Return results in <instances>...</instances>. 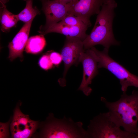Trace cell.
I'll use <instances>...</instances> for the list:
<instances>
[{
	"label": "cell",
	"mask_w": 138,
	"mask_h": 138,
	"mask_svg": "<svg viewBox=\"0 0 138 138\" xmlns=\"http://www.w3.org/2000/svg\"><path fill=\"white\" fill-rule=\"evenodd\" d=\"M117 6L114 0H107L103 4L91 33L83 41L85 50L98 44L109 49L112 45L120 44L115 38L112 29L114 10Z\"/></svg>",
	"instance_id": "obj_1"
},
{
	"label": "cell",
	"mask_w": 138,
	"mask_h": 138,
	"mask_svg": "<svg viewBox=\"0 0 138 138\" xmlns=\"http://www.w3.org/2000/svg\"><path fill=\"white\" fill-rule=\"evenodd\" d=\"M101 100L115 122L138 138V91L133 90L130 95L123 93L120 99L114 102H109L103 97Z\"/></svg>",
	"instance_id": "obj_2"
},
{
	"label": "cell",
	"mask_w": 138,
	"mask_h": 138,
	"mask_svg": "<svg viewBox=\"0 0 138 138\" xmlns=\"http://www.w3.org/2000/svg\"><path fill=\"white\" fill-rule=\"evenodd\" d=\"M81 121L75 122L71 118L65 116L58 119L52 113L44 121L39 122L38 131L32 136L33 138H87L86 130Z\"/></svg>",
	"instance_id": "obj_3"
},
{
	"label": "cell",
	"mask_w": 138,
	"mask_h": 138,
	"mask_svg": "<svg viewBox=\"0 0 138 138\" xmlns=\"http://www.w3.org/2000/svg\"><path fill=\"white\" fill-rule=\"evenodd\" d=\"M109 49L104 48L99 51L93 47L87 50L97 62L98 68L106 69L119 80L123 93H126L129 86L138 88V76L111 58L108 54Z\"/></svg>",
	"instance_id": "obj_4"
},
{
	"label": "cell",
	"mask_w": 138,
	"mask_h": 138,
	"mask_svg": "<svg viewBox=\"0 0 138 138\" xmlns=\"http://www.w3.org/2000/svg\"><path fill=\"white\" fill-rule=\"evenodd\" d=\"M120 127L108 112L100 113L90 120L86 130L87 138H137Z\"/></svg>",
	"instance_id": "obj_5"
},
{
	"label": "cell",
	"mask_w": 138,
	"mask_h": 138,
	"mask_svg": "<svg viewBox=\"0 0 138 138\" xmlns=\"http://www.w3.org/2000/svg\"><path fill=\"white\" fill-rule=\"evenodd\" d=\"M21 104V102H18L14 111L10 124L12 138H30L38 128L39 121L31 120L29 115L23 113L20 109Z\"/></svg>",
	"instance_id": "obj_6"
},
{
	"label": "cell",
	"mask_w": 138,
	"mask_h": 138,
	"mask_svg": "<svg viewBox=\"0 0 138 138\" xmlns=\"http://www.w3.org/2000/svg\"><path fill=\"white\" fill-rule=\"evenodd\" d=\"M85 50L82 40L77 38L66 37L61 51L64 69L63 77L58 80L60 86L64 87L66 85L65 76L68 70L72 65L78 64L80 54Z\"/></svg>",
	"instance_id": "obj_7"
},
{
	"label": "cell",
	"mask_w": 138,
	"mask_h": 138,
	"mask_svg": "<svg viewBox=\"0 0 138 138\" xmlns=\"http://www.w3.org/2000/svg\"><path fill=\"white\" fill-rule=\"evenodd\" d=\"M107 0H73L66 4L67 15L77 17L88 27L91 26V17L100 12L103 4Z\"/></svg>",
	"instance_id": "obj_8"
},
{
	"label": "cell",
	"mask_w": 138,
	"mask_h": 138,
	"mask_svg": "<svg viewBox=\"0 0 138 138\" xmlns=\"http://www.w3.org/2000/svg\"><path fill=\"white\" fill-rule=\"evenodd\" d=\"M42 4V10L46 17L44 26L40 27L38 32L43 31L62 20L67 14V4H63L57 0H39Z\"/></svg>",
	"instance_id": "obj_9"
},
{
	"label": "cell",
	"mask_w": 138,
	"mask_h": 138,
	"mask_svg": "<svg viewBox=\"0 0 138 138\" xmlns=\"http://www.w3.org/2000/svg\"><path fill=\"white\" fill-rule=\"evenodd\" d=\"M79 62H81L83 65V75L78 90L82 91L85 95L88 96L92 91L89 85L98 73L97 63L86 50L81 53Z\"/></svg>",
	"instance_id": "obj_10"
},
{
	"label": "cell",
	"mask_w": 138,
	"mask_h": 138,
	"mask_svg": "<svg viewBox=\"0 0 138 138\" xmlns=\"http://www.w3.org/2000/svg\"><path fill=\"white\" fill-rule=\"evenodd\" d=\"M33 20L25 23L8 45L9 54L8 58L11 61L18 57L22 61L23 53L26 47Z\"/></svg>",
	"instance_id": "obj_11"
},
{
	"label": "cell",
	"mask_w": 138,
	"mask_h": 138,
	"mask_svg": "<svg viewBox=\"0 0 138 138\" xmlns=\"http://www.w3.org/2000/svg\"><path fill=\"white\" fill-rule=\"evenodd\" d=\"M88 27L70 26L59 22L45 30L39 32L43 36L50 33H57L63 34L67 37L77 38L83 41L88 35L86 32Z\"/></svg>",
	"instance_id": "obj_12"
},
{
	"label": "cell",
	"mask_w": 138,
	"mask_h": 138,
	"mask_svg": "<svg viewBox=\"0 0 138 138\" xmlns=\"http://www.w3.org/2000/svg\"><path fill=\"white\" fill-rule=\"evenodd\" d=\"M18 21L16 15L8 10L5 4L1 5L0 22L1 30L3 32H9L11 28L15 27Z\"/></svg>",
	"instance_id": "obj_13"
},
{
	"label": "cell",
	"mask_w": 138,
	"mask_h": 138,
	"mask_svg": "<svg viewBox=\"0 0 138 138\" xmlns=\"http://www.w3.org/2000/svg\"><path fill=\"white\" fill-rule=\"evenodd\" d=\"M41 34L32 36L28 40L25 51L27 53L36 54L41 52L46 45V41Z\"/></svg>",
	"instance_id": "obj_14"
},
{
	"label": "cell",
	"mask_w": 138,
	"mask_h": 138,
	"mask_svg": "<svg viewBox=\"0 0 138 138\" xmlns=\"http://www.w3.org/2000/svg\"><path fill=\"white\" fill-rule=\"evenodd\" d=\"M26 2L25 8L19 14L16 15L18 20L25 23L33 20L40 12L36 7H33V0H23Z\"/></svg>",
	"instance_id": "obj_15"
},
{
	"label": "cell",
	"mask_w": 138,
	"mask_h": 138,
	"mask_svg": "<svg viewBox=\"0 0 138 138\" xmlns=\"http://www.w3.org/2000/svg\"><path fill=\"white\" fill-rule=\"evenodd\" d=\"M60 22L63 24L70 26L87 27H88L79 18L73 15H67Z\"/></svg>",
	"instance_id": "obj_16"
},
{
	"label": "cell",
	"mask_w": 138,
	"mask_h": 138,
	"mask_svg": "<svg viewBox=\"0 0 138 138\" xmlns=\"http://www.w3.org/2000/svg\"><path fill=\"white\" fill-rule=\"evenodd\" d=\"M38 64L42 69L47 70L52 68L53 64L51 62L48 55H43L39 59Z\"/></svg>",
	"instance_id": "obj_17"
},
{
	"label": "cell",
	"mask_w": 138,
	"mask_h": 138,
	"mask_svg": "<svg viewBox=\"0 0 138 138\" xmlns=\"http://www.w3.org/2000/svg\"><path fill=\"white\" fill-rule=\"evenodd\" d=\"M12 119V117L6 123L0 122V138H7L9 137V126Z\"/></svg>",
	"instance_id": "obj_18"
},
{
	"label": "cell",
	"mask_w": 138,
	"mask_h": 138,
	"mask_svg": "<svg viewBox=\"0 0 138 138\" xmlns=\"http://www.w3.org/2000/svg\"><path fill=\"white\" fill-rule=\"evenodd\" d=\"M49 55L51 62L55 65L59 64L62 60L61 54L58 52H52Z\"/></svg>",
	"instance_id": "obj_19"
},
{
	"label": "cell",
	"mask_w": 138,
	"mask_h": 138,
	"mask_svg": "<svg viewBox=\"0 0 138 138\" xmlns=\"http://www.w3.org/2000/svg\"><path fill=\"white\" fill-rule=\"evenodd\" d=\"M61 3L65 4H66L73 0H57Z\"/></svg>",
	"instance_id": "obj_20"
},
{
	"label": "cell",
	"mask_w": 138,
	"mask_h": 138,
	"mask_svg": "<svg viewBox=\"0 0 138 138\" xmlns=\"http://www.w3.org/2000/svg\"><path fill=\"white\" fill-rule=\"evenodd\" d=\"M9 0H0L1 4H5L7 3Z\"/></svg>",
	"instance_id": "obj_21"
}]
</instances>
